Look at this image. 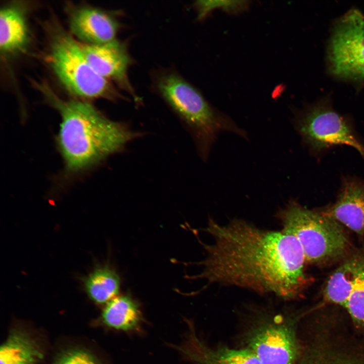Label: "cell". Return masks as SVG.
<instances>
[{
	"instance_id": "1",
	"label": "cell",
	"mask_w": 364,
	"mask_h": 364,
	"mask_svg": "<svg viewBox=\"0 0 364 364\" xmlns=\"http://www.w3.org/2000/svg\"><path fill=\"white\" fill-rule=\"evenodd\" d=\"M203 231L213 240L203 245L206 257L198 275L189 279H205L245 289L259 294H271L286 300L299 297L307 284L304 254L298 240L282 230L260 228L242 219L225 223L210 219Z\"/></svg>"
},
{
	"instance_id": "2",
	"label": "cell",
	"mask_w": 364,
	"mask_h": 364,
	"mask_svg": "<svg viewBox=\"0 0 364 364\" xmlns=\"http://www.w3.org/2000/svg\"><path fill=\"white\" fill-rule=\"evenodd\" d=\"M36 85L61 117L56 143L68 176L122 152L130 142L145 134L126 122L111 120L87 101L63 100L44 82Z\"/></svg>"
},
{
	"instance_id": "3",
	"label": "cell",
	"mask_w": 364,
	"mask_h": 364,
	"mask_svg": "<svg viewBox=\"0 0 364 364\" xmlns=\"http://www.w3.org/2000/svg\"><path fill=\"white\" fill-rule=\"evenodd\" d=\"M154 84L159 96L190 134L203 160L207 159L220 132H232L247 137L244 130L214 109L192 84L177 73L162 71L156 76Z\"/></svg>"
},
{
	"instance_id": "4",
	"label": "cell",
	"mask_w": 364,
	"mask_h": 364,
	"mask_svg": "<svg viewBox=\"0 0 364 364\" xmlns=\"http://www.w3.org/2000/svg\"><path fill=\"white\" fill-rule=\"evenodd\" d=\"M51 28L47 61L70 94L80 100H126L112 82L98 75L86 60L80 42L60 25Z\"/></svg>"
},
{
	"instance_id": "5",
	"label": "cell",
	"mask_w": 364,
	"mask_h": 364,
	"mask_svg": "<svg viewBox=\"0 0 364 364\" xmlns=\"http://www.w3.org/2000/svg\"><path fill=\"white\" fill-rule=\"evenodd\" d=\"M277 215L282 230L299 241L306 263L328 262L344 257L347 252L349 243L339 223L321 211L291 200Z\"/></svg>"
},
{
	"instance_id": "6",
	"label": "cell",
	"mask_w": 364,
	"mask_h": 364,
	"mask_svg": "<svg viewBox=\"0 0 364 364\" xmlns=\"http://www.w3.org/2000/svg\"><path fill=\"white\" fill-rule=\"evenodd\" d=\"M295 125L303 142L314 153L346 145L356 149L364 159V144L351 121L337 112L327 101L301 111L295 118Z\"/></svg>"
},
{
	"instance_id": "7",
	"label": "cell",
	"mask_w": 364,
	"mask_h": 364,
	"mask_svg": "<svg viewBox=\"0 0 364 364\" xmlns=\"http://www.w3.org/2000/svg\"><path fill=\"white\" fill-rule=\"evenodd\" d=\"M328 60L330 72L334 76L364 82V16L357 10L348 11L335 24Z\"/></svg>"
},
{
	"instance_id": "8",
	"label": "cell",
	"mask_w": 364,
	"mask_h": 364,
	"mask_svg": "<svg viewBox=\"0 0 364 364\" xmlns=\"http://www.w3.org/2000/svg\"><path fill=\"white\" fill-rule=\"evenodd\" d=\"M248 347L261 364H295L300 347L291 322L274 318L250 333Z\"/></svg>"
},
{
	"instance_id": "9",
	"label": "cell",
	"mask_w": 364,
	"mask_h": 364,
	"mask_svg": "<svg viewBox=\"0 0 364 364\" xmlns=\"http://www.w3.org/2000/svg\"><path fill=\"white\" fill-rule=\"evenodd\" d=\"M80 43L86 60L98 75L115 82L138 105L141 103L128 78V70L133 60L125 42L116 39L102 44Z\"/></svg>"
},
{
	"instance_id": "10",
	"label": "cell",
	"mask_w": 364,
	"mask_h": 364,
	"mask_svg": "<svg viewBox=\"0 0 364 364\" xmlns=\"http://www.w3.org/2000/svg\"><path fill=\"white\" fill-rule=\"evenodd\" d=\"M186 331L181 342L169 346L190 364H261L248 348L211 347L198 334L194 323L185 319Z\"/></svg>"
},
{
	"instance_id": "11",
	"label": "cell",
	"mask_w": 364,
	"mask_h": 364,
	"mask_svg": "<svg viewBox=\"0 0 364 364\" xmlns=\"http://www.w3.org/2000/svg\"><path fill=\"white\" fill-rule=\"evenodd\" d=\"M69 24L71 34L79 42L89 44L116 39L121 27L109 12L89 6L74 8L69 14Z\"/></svg>"
},
{
	"instance_id": "12",
	"label": "cell",
	"mask_w": 364,
	"mask_h": 364,
	"mask_svg": "<svg viewBox=\"0 0 364 364\" xmlns=\"http://www.w3.org/2000/svg\"><path fill=\"white\" fill-rule=\"evenodd\" d=\"M359 235H364V182L345 177L336 202L321 211Z\"/></svg>"
},
{
	"instance_id": "13",
	"label": "cell",
	"mask_w": 364,
	"mask_h": 364,
	"mask_svg": "<svg viewBox=\"0 0 364 364\" xmlns=\"http://www.w3.org/2000/svg\"><path fill=\"white\" fill-rule=\"evenodd\" d=\"M25 5L7 4L0 12V50L4 56L24 52L30 41Z\"/></svg>"
},
{
	"instance_id": "14",
	"label": "cell",
	"mask_w": 364,
	"mask_h": 364,
	"mask_svg": "<svg viewBox=\"0 0 364 364\" xmlns=\"http://www.w3.org/2000/svg\"><path fill=\"white\" fill-rule=\"evenodd\" d=\"M102 321L107 327L128 334H142L146 321L140 304L129 294L117 296L106 304Z\"/></svg>"
},
{
	"instance_id": "15",
	"label": "cell",
	"mask_w": 364,
	"mask_h": 364,
	"mask_svg": "<svg viewBox=\"0 0 364 364\" xmlns=\"http://www.w3.org/2000/svg\"><path fill=\"white\" fill-rule=\"evenodd\" d=\"M43 356L36 342L21 330L11 332L0 347V364H36Z\"/></svg>"
},
{
	"instance_id": "16",
	"label": "cell",
	"mask_w": 364,
	"mask_h": 364,
	"mask_svg": "<svg viewBox=\"0 0 364 364\" xmlns=\"http://www.w3.org/2000/svg\"><path fill=\"white\" fill-rule=\"evenodd\" d=\"M358 254L341 264L329 277L323 290L324 299L328 303L343 306L354 283Z\"/></svg>"
},
{
	"instance_id": "17",
	"label": "cell",
	"mask_w": 364,
	"mask_h": 364,
	"mask_svg": "<svg viewBox=\"0 0 364 364\" xmlns=\"http://www.w3.org/2000/svg\"><path fill=\"white\" fill-rule=\"evenodd\" d=\"M88 295L100 304L107 303L117 296L120 286V279L117 272L108 265L96 267L84 280Z\"/></svg>"
},
{
	"instance_id": "18",
	"label": "cell",
	"mask_w": 364,
	"mask_h": 364,
	"mask_svg": "<svg viewBox=\"0 0 364 364\" xmlns=\"http://www.w3.org/2000/svg\"><path fill=\"white\" fill-rule=\"evenodd\" d=\"M343 307L356 325L364 327V254H358L352 288Z\"/></svg>"
},
{
	"instance_id": "19",
	"label": "cell",
	"mask_w": 364,
	"mask_h": 364,
	"mask_svg": "<svg viewBox=\"0 0 364 364\" xmlns=\"http://www.w3.org/2000/svg\"><path fill=\"white\" fill-rule=\"evenodd\" d=\"M246 1H200L195 4L198 12V17L202 18L212 9L222 7L228 11L238 12L247 6Z\"/></svg>"
},
{
	"instance_id": "20",
	"label": "cell",
	"mask_w": 364,
	"mask_h": 364,
	"mask_svg": "<svg viewBox=\"0 0 364 364\" xmlns=\"http://www.w3.org/2000/svg\"><path fill=\"white\" fill-rule=\"evenodd\" d=\"M54 364H100L89 352L81 349H71L63 353Z\"/></svg>"
}]
</instances>
